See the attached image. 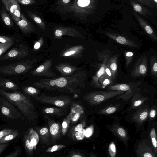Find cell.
<instances>
[{
  "label": "cell",
  "mask_w": 157,
  "mask_h": 157,
  "mask_svg": "<svg viewBox=\"0 0 157 157\" xmlns=\"http://www.w3.org/2000/svg\"><path fill=\"white\" fill-rule=\"evenodd\" d=\"M55 78V90L69 92L77 96L81 94V89L85 87L86 72L77 71L70 75Z\"/></svg>",
  "instance_id": "1"
},
{
  "label": "cell",
  "mask_w": 157,
  "mask_h": 157,
  "mask_svg": "<svg viewBox=\"0 0 157 157\" xmlns=\"http://www.w3.org/2000/svg\"><path fill=\"white\" fill-rule=\"evenodd\" d=\"M0 95L17 108L28 120L37 117L35 107L31 100L20 91L10 92L0 89Z\"/></svg>",
  "instance_id": "2"
},
{
  "label": "cell",
  "mask_w": 157,
  "mask_h": 157,
  "mask_svg": "<svg viewBox=\"0 0 157 157\" xmlns=\"http://www.w3.org/2000/svg\"><path fill=\"white\" fill-rule=\"evenodd\" d=\"M125 92L116 90L96 91L86 93L83 100L91 105H99L111 98L123 94Z\"/></svg>",
  "instance_id": "3"
},
{
  "label": "cell",
  "mask_w": 157,
  "mask_h": 157,
  "mask_svg": "<svg viewBox=\"0 0 157 157\" xmlns=\"http://www.w3.org/2000/svg\"><path fill=\"white\" fill-rule=\"evenodd\" d=\"M32 97L41 103L52 105L61 108L67 107L73 102L72 98L66 95L51 96L42 94Z\"/></svg>",
  "instance_id": "4"
},
{
  "label": "cell",
  "mask_w": 157,
  "mask_h": 157,
  "mask_svg": "<svg viewBox=\"0 0 157 157\" xmlns=\"http://www.w3.org/2000/svg\"><path fill=\"white\" fill-rule=\"evenodd\" d=\"M32 63L28 61H21L0 67V74L9 75L24 74L32 68Z\"/></svg>",
  "instance_id": "5"
},
{
  "label": "cell",
  "mask_w": 157,
  "mask_h": 157,
  "mask_svg": "<svg viewBox=\"0 0 157 157\" xmlns=\"http://www.w3.org/2000/svg\"><path fill=\"white\" fill-rule=\"evenodd\" d=\"M134 150L137 157H157L149 139L137 140Z\"/></svg>",
  "instance_id": "6"
},
{
  "label": "cell",
  "mask_w": 157,
  "mask_h": 157,
  "mask_svg": "<svg viewBox=\"0 0 157 157\" xmlns=\"http://www.w3.org/2000/svg\"><path fill=\"white\" fill-rule=\"evenodd\" d=\"M0 109L2 113L7 118L16 119L25 117L15 106L2 96H0Z\"/></svg>",
  "instance_id": "7"
},
{
  "label": "cell",
  "mask_w": 157,
  "mask_h": 157,
  "mask_svg": "<svg viewBox=\"0 0 157 157\" xmlns=\"http://www.w3.org/2000/svg\"><path fill=\"white\" fill-rule=\"evenodd\" d=\"M19 48H13L6 54L0 57V60L10 59L21 60L27 55V50L22 45L19 44Z\"/></svg>",
  "instance_id": "8"
},
{
  "label": "cell",
  "mask_w": 157,
  "mask_h": 157,
  "mask_svg": "<svg viewBox=\"0 0 157 157\" xmlns=\"http://www.w3.org/2000/svg\"><path fill=\"white\" fill-rule=\"evenodd\" d=\"M109 129L127 147L129 137L125 129L117 124L111 126Z\"/></svg>",
  "instance_id": "9"
},
{
  "label": "cell",
  "mask_w": 157,
  "mask_h": 157,
  "mask_svg": "<svg viewBox=\"0 0 157 157\" xmlns=\"http://www.w3.org/2000/svg\"><path fill=\"white\" fill-rule=\"evenodd\" d=\"M50 63H44L32 71L31 73L34 76L53 78L56 74L51 69Z\"/></svg>",
  "instance_id": "10"
},
{
  "label": "cell",
  "mask_w": 157,
  "mask_h": 157,
  "mask_svg": "<svg viewBox=\"0 0 157 157\" xmlns=\"http://www.w3.org/2000/svg\"><path fill=\"white\" fill-rule=\"evenodd\" d=\"M32 85L36 88L46 90H54L55 85V78L41 79L39 81L33 83Z\"/></svg>",
  "instance_id": "11"
},
{
  "label": "cell",
  "mask_w": 157,
  "mask_h": 157,
  "mask_svg": "<svg viewBox=\"0 0 157 157\" xmlns=\"http://www.w3.org/2000/svg\"><path fill=\"white\" fill-rule=\"evenodd\" d=\"M149 114V110L147 108L139 109L135 112L132 120L137 124L141 125L147 119Z\"/></svg>",
  "instance_id": "12"
},
{
  "label": "cell",
  "mask_w": 157,
  "mask_h": 157,
  "mask_svg": "<svg viewBox=\"0 0 157 157\" xmlns=\"http://www.w3.org/2000/svg\"><path fill=\"white\" fill-rule=\"evenodd\" d=\"M42 112L45 115L61 117L65 115L67 113V110L64 108L48 107L43 109Z\"/></svg>",
  "instance_id": "13"
},
{
  "label": "cell",
  "mask_w": 157,
  "mask_h": 157,
  "mask_svg": "<svg viewBox=\"0 0 157 157\" xmlns=\"http://www.w3.org/2000/svg\"><path fill=\"white\" fill-rule=\"evenodd\" d=\"M70 113L72 115L71 121L75 122L82 117L84 113V110L82 106L76 103L72 104Z\"/></svg>",
  "instance_id": "14"
},
{
  "label": "cell",
  "mask_w": 157,
  "mask_h": 157,
  "mask_svg": "<svg viewBox=\"0 0 157 157\" xmlns=\"http://www.w3.org/2000/svg\"><path fill=\"white\" fill-rule=\"evenodd\" d=\"M139 83H137L129 90L126 91L123 94L117 96L115 98L117 99H122L125 101L128 100L130 98L136 94H139L140 89L138 87Z\"/></svg>",
  "instance_id": "15"
},
{
  "label": "cell",
  "mask_w": 157,
  "mask_h": 157,
  "mask_svg": "<svg viewBox=\"0 0 157 157\" xmlns=\"http://www.w3.org/2000/svg\"><path fill=\"white\" fill-rule=\"evenodd\" d=\"M0 87L3 90L13 91H16L19 89L17 85L10 79L2 78H0Z\"/></svg>",
  "instance_id": "16"
},
{
  "label": "cell",
  "mask_w": 157,
  "mask_h": 157,
  "mask_svg": "<svg viewBox=\"0 0 157 157\" xmlns=\"http://www.w3.org/2000/svg\"><path fill=\"white\" fill-rule=\"evenodd\" d=\"M137 83L132 82L127 84H118L111 85L107 87L109 90L121 91L125 92L134 86Z\"/></svg>",
  "instance_id": "17"
},
{
  "label": "cell",
  "mask_w": 157,
  "mask_h": 157,
  "mask_svg": "<svg viewBox=\"0 0 157 157\" xmlns=\"http://www.w3.org/2000/svg\"><path fill=\"white\" fill-rule=\"evenodd\" d=\"M21 19L19 21L15 22L21 31L24 33L29 32L31 30V26L29 22L23 14H21Z\"/></svg>",
  "instance_id": "18"
},
{
  "label": "cell",
  "mask_w": 157,
  "mask_h": 157,
  "mask_svg": "<svg viewBox=\"0 0 157 157\" xmlns=\"http://www.w3.org/2000/svg\"><path fill=\"white\" fill-rule=\"evenodd\" d=\"M56 69L61 73V77L70 75L78 70L76 67L65 65L58 66Z\"/></svg>",
  "instance_id": "19"
},
{
  "label": "cell",
  "mask_w": 157,
  "mask_h": 157,
  "mask_svg": "<svg viewBox=\"0 0 157 157\" xmlns=\"http://www.w3.org/2000/svg\"><path fill=\"white\" fill-rule=\"evenodd\" d=\"M148 98L139 94L134 95L132 99L131 105L130 110L136 108L146 101Z\"/></svg>",
  "instance_id": "20"
},
{
  "label": "cell",
  "mask_w": 157,
  "mask_h": 157,
  "mask_svg": "<svg viewBox=\"0 0 157 157\" xmlns=\"http://www.w3.org/2000/svg\"><path fill=\"white\" fill-rule=\"evenodd\" d=\"M6 8L10 15L11 16L14 11L20 7L18 3L15 0H2Z\"/></svg>",
  "instance_id": "21"
},
{
  "label": "cell",
  "mask_w": 157,
  "mask_h": 157,
  "mask_svg": "<svg viewBox=\"0 0 157 157\" xmlns=\"http://www.w3.org/2000/svg\"><path fill=\"white\" fill-rule=\"evenodd\" d=\"M0 15L3 22L7 26L9 27L13 26V22L4 6L0 10Z\"/></svg>",
  "instance_id": "22"
},
{
  "label": "cell",
  "mask_w": 157,
  "mask_h": 157,
  "mask_svg": "<svg viewBox=\"0 0 157 157\" xmlns=\"http://www.w3.org/2000/svg\"><path fill=\"white\" fill-rule=\"evenodd\" d=\"M105 68L104 66L101 67L96 73L95 75L93 76L92 80V86L96 88H102L99 84L98 80L100 77L104 74Z\"/></svg>",
  "instance_id": "23"
},
{
  "label": "cell",
  "mask_w": 157,
  "mask_h": 157,
  "mask_svg": "<svg viewBox=\"0 0 157 157\" xmlns=\"http://www.w3.org/2000/svg\"><path fill=\"white\" fill-rule=\"evenodd\" d=\"M44 117L47 119L48 122L50 125L49 130L50 133L53 135L57 134L60 129V126L59 124L54 122L48 116H45Z\"/></svg>",
  "instance_id": "24"
},
{
  "label": "cell",
  "mask_w": 157,
  "mask_h": 157,
  "mask_svg": "<svg viewBox=\"0 0 157 157\" xmlns=\"http://www.w3.org/2000/svg\"><path fill=\"white\" fill-rule=\"evenodd\" d=\"M149 138L155 155H157V136L155 128L153 127L150 130Z\"/></svg>",
  "instance_id": "25"
},
{
  "label": "cell",
  "mask_w": 157,
  "mask_h": 157,
  "mask_svg": "<svg viewBox=\"0 0 157 157\" xmlns=\"http://www.w3.org/2000/svg\"><path fill=\"white\" fill-rule=\"evenodd\" d=\"M28 134L30 144L34 147H36L39 141V137L37 133L33 128H31Z\"/></svg>",
  "instance_id": "26"
},
{
  "label": "cell",
  "mask_w": 157,
  "mask_h": 157,
  "mask_svg": "<svg viewBox=\"0 0 157 157\" xmlns=\"http://www.w3.org/2000/svg\"><path fill=\"white\" fill-rule=\"evenodd\" d=\"M22 90L25 94L33 97L37 96L40 92V90L33 87L30 86H23Z\"/></svg>",
  "instance_id": "27"
},
{
  "label": "cell",
  "mask_w": 157,
  "mask_h": 157,
  "mask_svg": "<svg viewBox=\"0 0 157 157\" xmlns=\"http://www.w3.org/2000/svg\"><path fill=\"white\" fill-rule=\"evenodd\" d=\"M113 81L104 74L99 78L98 83L102 88H103L104 87H107L108 86L112 85Z\"/></svg>",
  "instance_id": "28"
},
{
  "label": "cell",
  "mask_w": 157,
  "mask_h": 157,
  "mask_svg": "<svg viewBox=\"0 0 157 157\" xmlns=\"http://www.w3.org/2000/svg\"><path fill=\"white\" fill-rule=\"evenodd\" d=\"M117 109V107L115 105L105 107L98 112V114L100 115L111 114L116 112Z\"/></svg>",
  "instance_id": "29"
},
{
  "label": "cell",
  "mask_w": 157,
  "mask_h": 157,
  "mask_svg": "<svg viewBox=\"0 0 157 157\" xmlns=\"http://www.w3.org/2000/svg\"><path fill=\"white\" fill-rule=\"evenodd\" d=\"M18 133V132L17 130H14L1 139L0 144L6 143L13 140L17 136Z\"/></svg>",
  "instance_id": "30"
},
{
  "label": "cell",
  "mask_w": 157,
  "mask_h": 157,
  "mask_svg": "<svg viewBox=\"0 0 157 157\" xmlns=\"http://www.w3.org/2000/svg\"><path fill=\"white\" fill-rule=\"evenodd\" d=\"M14 42V41L6 43H0V56L10 48Z\"/></svg>",
  "instance_id": "31"
},
{
  "label": "cell",
  "mask_w": 157,
  "mask_h": 157,
  "mask_svg": "<svg viewBox=\"0 0 157 157\" xmlns=\"http://www.w3.org/2000/svg\"><path fill=\"white\" fill-rule=\"evenodd\" d=\"M108 151L110 157H116V148L115 143L113 141L110 143L108 147Z\"/></svg>",
  "instance_id": "32"
},
{
  "label": "cell",
  "mask_w": 157,
  "mask_h": 157,
  "mask_svg": "<svg viewBox=\"0 0 157 157\" xmlns=\"http://www.w3.org/2000/svg\"><path fill=\"white\" fill-rule=\"evenodd\" d=\"M72 115L70 113L64 119L62 124V130L63 132H65L68 128V125L71 120Z\"/></svg>",
  "instance_id": "33"
},
{
  "label": "cell",
  "mask_w": 157,
  "mask_h": 157,
  "mask_svg": "<svg viewBox=\"0 0 157 157\" xmlns=\"http://www.w3.org/2000/svg\"><path fill=\"white\" fill-rule=\"evenodd\" d=\"M13 20L15 22H17L21 19L20 7L18 8L11 16Z\"/></svg>",
  "instance_id": "34"
},
{
  "label": "cell",
  "mask_w": 157,
  "mask_h": 157,
  "mask_svg": "<svg viewBox=\"0 0 157 157\" xmlns=\"http://www.w3.org/2000/svg\"><path fill=\"white\" fill-rule=\"evenodd\" d=\"M85 129L82 128L76 132L75 136L78 140H82L83 139L85 135Z\"/></svg>",
  "instance_id": "35"
},
{
  "label": "cell",
  "mask_w": 157,
  "mask_h": 157,
  "mask_svg": "<svg viewBox=\"0 0 157 157\" xmlns=\"http://www.w3.org/2000/svg\"><path fill=\"white\" fill-rule=\"evenodd\" d=\"M24 144L25 148L27 150L31 151L34 148L33 146L31 144L29 141L28 134L25 137Z\"/></svg>",
  "instance_id": "36"
},
{
  "label": "cell",
  "mask_w": 157,
  "mask_h": 157,
  "mask_svg": "<svg viewBox=\"0 0 157 157\" xmlns=\"http://www.w3.org/2000/svg\"><path fill=\"white\" fill-rule=\"evenodd\" d=\"M14 38L13 37L0 35V43H6L14 41Z\"/></svg>",
  "instance_id": "37"
},
{
  "label": "cell",
  "mask_w": 157,
  "mask_h": 157,
  "mask_svg": "<svg viewBox=\"0 0 157 157\" xmlns=\"http://www.w3.org/2000/svg\"><path fill=\"white\" fill-rule=\"evenodd\" d=\"M13 131L12 129L5 128L0 131V140Z\"/></svg>",
  "instance_id": "38"
},
{
  "label": "cell",
  "mask_w": 157,
  "mask_h": 157,
  "mask_svg": "<svg viewBox=\"0 0 157 157\" xmlns=\"http://www.w3.org/2000/svg\"><path fill=\"white\" fill-rule=\"evenodd\" d=\"M104 74L113 81L115 80L113 77L110 70L109 68L107 67L105 68Z\"/></svg>",
  "instance_id": "39"
},
{
  "label": "cell",
  "mask_w": 157,
  "mask_h": 157,
  "mask_svg": "<svg viewBox=\"0 0 157 157\" xmlns=\"http://www.w3.org/2000/svg\"><path fill=\"white\" fill-rule=\"evenodd\" d=\"M90 0H79L77 1L78 5L81 7L88 6L90 3Z\"/></svg>",
  "instance_id": "40"
},
{
  "label": "cell",
  "mask_w": 157,
  "mask_h": 157,
  "mask_svg": "<svg viewBox=\"0 0 157 157\" xmlns=\"http://www.w3.org/2000/svg\"><path fill=\"white\" fill-rule=\"evenodd\" d=\"M85 124V120H84V121L81 122V123L79 124L76 125L74 128V130L75 132H77L80 129L83 128V127L84 126Z\"/></svg>",
  "instance_id": "41"
},
{
  "label": "cell",
  "mask_w": 157,
  "mask_h": 157,
  "mask_svg": "<svg viewBox=\"0 0 157 157\" xmlns=\"http://www.w3.org/2000/svg\"><path fill=\"white\" fill-rule=\"evenodd\" d=\"M20 152V149H17L5 157H17Z\"/></svg>",
  "instance_id": "42"
},
{
  "label": "cell",
  "mask_w": 157,
  "mask_h": 157,
  "mask_svg": "<svg viewBox=\"0 0 157 157\" xmlns=\"http://www.w3.org/2000/svg\"><path fill=\"white\" fill-rule=\"evenodd\" d=\"M155 107L151 109L149 113V116L150 119H153L155 117L156 115V109Z\"/></svg>",
  "instance_id": "43"
},
{
  "label": "cell",
  "mask_w": 157,
  "mask_h": 157,
  "mask_svg": "<svg viewBox=\"0 0 157 157\" xmlns=\"http://www.w3.org/2000/svg\"><path fill=\"white\" fill-rule=\"evenodd\" d=\"M18 3H19L22 5H27L32 3L33 1L30 0H15Z\"/></svg>",
  "instance_id": "44"
},
{
  "label": "cell",
  "mask_w": 157,
  "mask_h": 157,
  "mask_svg": "<svg viewBox=\"0 0 157 157\" xmlns=\"http://www.w3.org/2000/svg\"><path fill=\"white\" fill-rule=\"evenodd\" d=\"M9 145L8 143L0 144V154Z\"/></svg>",
  "instance_id": "45"
},
{
  "label": "cell",
  "mask_w": 157,
  "mask_h": 157,
  "mask_svg": "<svg viewBox=\"0 0 157 157\" xmlns=\"http://www.w3.org/2000/svg\"><path fill=\"white\" fill-rule=\"evenodd\" d=\"M117 41L121 44H124L126 42L125 39L122 36H118L116 38Z\"/></svg>",
  "instance_id": "46"
},
{
  "label": "cell",
  "mask_w": 157,
  "mask_h": 157,
  "mask_svg": "<svg viewBox=\"0 0 157 157\" xmlns=\"http://www.w3.org/2000/svg\"><path fill=\"white\" fill-rule=\"evenodd\" d=\"M48 132V129L46 128H44L41 129L40 131V133L41 135H44L47 134Z\"/></svg>",
  "instance_id": "47"
},
{
  "label": "cell",
  "mask_w": 157,
  "mask_h": 157,
  "mask_svg": "<svg viewBox=\"0 0 157 157\" xmlns=\"http://www.w3.org/2000/svg\"><path fill=\"white\" fill-rule=\"evenodd\" d=\"M134 10L138 12H140L142 10V8L141 6L138 4H135L134 6Z\"/></svg>",
  "instance_id": "48"
},
{
  "label": "cell",
  "mask_w": 157,
  "mask_h": 157,
  "mask_svg": "<svg viewBox=\"0 0 157 157\" xmlns=\"http://www.w3.org/2000/svg\"><path fill=\"white\" fill-rule=\"evenodd\" d=\"M145 29L147 32L149 34H151L153 33L152 28L149 26H147L145 27Z\"/></svg>",
  "instance_id": "49"
},
{
  "label": "cell",
  "mask_w": 157,
  "mask_h": 157,
  "mask_svg": "<svg viewBox=\"0 0 157 157\" xmlns=\"http://www.w3.org/2000/svg\"><path fill=\"white\" fill-rule=\"evenodd\" d=\"M55 34L57 36H60L62 34V32L60 30H57L55 31Z\"/></svg>",
  "instance_id": "50"
},
{
  "label": "cell",
  "mask_w": 157,
  "mask_h": 157,
  "mask_svg": "<svg viewBox=\"0 0 157 157\" xmlns=\"http://www.w3.org/2000/svg\"><path fill=\"white\" fill-rule=\"evenodd\" d=\"M75 52V51L74 50H71L66 52L64 54V55L65 56H68L74 54Z\"/></svg>",
  "instance_id": "51"
},
{
  "label": "cell",
  "mask_w": 157,
  "mask_h": 157,
  "mask_svg": "<svg viewBox=\"0 0 157 157\" xmlns=\"http://www.w3.org/2000/svg\"><path fill=\"white\" fill-rule=\"evenodd\" d=\"M34 21L37 23H40L42 22L41 19L39 17H35L33 18Z\"/></svg>",
  "instance_id": "52"
},
{
  "label": "cell",
  "mask_w": 157,
  "mask_h": 157,
  "mask_svg": "<svg viewBox=\"0 0 157 157\" xmlns=\"http://www.w3.org/2000/svg\"><path fill=\"white\" fill-rule=\"evenodd\" d=\"M91 133V130L88 129L87 130H85V136H86L87 137L89 136Z\"/></svg>",
  "instance_id": "53"
},
{
  "label": "cell",
  "mask_w": 157,
  "mask_h": 157,
  "mask_svg": "<svg viewBox=\"0 0 157 157\" xmlns=\"http://www.w3.org/2000/svg\"><path fill=\"white\" fill-rule=\"evenodd\" d=\"M40 46V44L39 42H36L34 45V48L35 49H39Z\"/></svg>",
  "instance_id": "54"
},
{
  "label": "cell",
  "mask_w": 157,
  "mask_h": 157,
  "mask_svg": "<svg viewBox=\"0 0 157 157\" xmlns=\"http://www.w3.org/2000/svg\"><path fill=\"white\" fill-rule=\"evenodd\" d=\"M58 148V147L57 145H54L53 146L52 148L51 149L50 151L51 152H53L56 151Z\"/></svg>",
  "instance_id": "55"
},
{
  "label": "cell",
  "mask_w": 157,
  "mask_h": 157,
  "mask_svg": "<svg viewBox=\"0 0 157 157\" xmlns=\"http://www.w3.org/2000/svg\"><path fill=\"white\" fill-rule=\"evenodd\" d=\"M133 55V53L131 52H129L127 53L126 56L128 57H130L132 56Z\"/></svg>",
  "instance_id": "56"
},
{
  "label": "cell",
  "mask_w": 157,
  "mask_h": 157,
  "mask_svg": "<svg viewBox=\"0 0 157 157\" xmlns=\"http://www.w3.org/2000/svg\"><path fill=\"white\" fill-rule=\"evenodd\" d=\"M63 1L65 3H68L70 1L69 0H63Z\"/></svg>",
  "instance_id": "57"
},
{
  "label": "cell",
  "mask_w": 157,
  "mask_h": 157,
  "mask_svg": "<svg viewBox=\"0 0 157 157\" xmlns=\"http://www.w3.org/2000/svg\"><path fill=\"white\" fill-rule=\"evenodd\" d=\"M72 157H82L81 156L78 155H74Z\"/></svg>",
  "instance_id": "58"
},
{
  "label": "cell",
  "mask_w": 157,
  "mask_h": 157,
  "mask_svg": "<svg viewBox=\"0 0 157 157\" xmlns=\"http://www.w3.org/2000/svg\"><path fill=\"white\" fill-rule=\"evenodd\" d=\"M154 1H155L156 3H157V0H155Z\"/></svg>",
  "instance_id": "59"
},
{
  "label": "cell",
  "mask_w": 157,
  "mask_h": 157,
  "mask_svg": "<svg viewBox=\"0 0 157 157\" xmlns=\"http://www.w3.org/2000/svg\"><path fill=\"white\" fill-rule=\"evenodd\" d=\"M132 157H134V156L133 155H132Z\"/></svg>",
  "instance_id": "60"
},
{
  "label": "cell",
  "mask_w": 157,
  "mask_h": 157,
  "mask_svg": "<svg viewBox=\"0 0 157 157\" xmlns=\"http://www.w3.org/2000/svg\"><path fill=\"white\" fill-rule=\"evenodd\" d=\"M94 157H96L95 156H94Z\"/></svg>",
  "instance_id": "61"
}]
</instances>
